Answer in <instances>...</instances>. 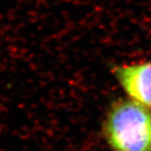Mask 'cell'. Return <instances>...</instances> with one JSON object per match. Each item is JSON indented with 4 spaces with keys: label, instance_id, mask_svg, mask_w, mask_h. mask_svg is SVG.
Here are the masks:
<instances>
[{
    "label": "cell",
    "instance_id": "6da1fadb",
    "mask_svg": "<svg viewBox=\"0 0 151 151\" xmlns=\"http://www.w3.org/2000/svg\"><path fill=\"white\" fill-rule=\"evenodd\" d=\"M113 151H151V110L129 98L114 101L103 124Z\"/></svg>",
    "mask_w": 151,
    "mask_h": 151
},
{
    "label": "cell",
    "instance_id": "7a4b0ae2",
    "mask_svg": "<svg viewBox=\"0 0 151 151\" xmlns=\"http://www.w3.org/2000/svg\"><path fill=\"white\" fill-rule=\"evenodd\" d=\"M112 72L129 99L151 110V60L114 65Z\"/></svg>",
    "mask_w": 151,
    "mask_h": 151
}]
</instances>
